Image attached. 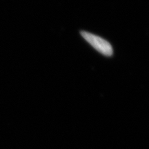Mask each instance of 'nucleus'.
Segmentation results:
<instances>
[{
	"label": "nucleus",
	"instance_id": "1",
	"mask_svg": "<svg viewBox=\"0 0 149 149\" xmlns=\"http://www.w3.org/2000/svg\"><path fill=\"white\" fill-rule=\"evenodd\" d=\"M80 34L91 46H92L96 51L100 52L103 55L107 57H111L113 55V47L108 41L97 35L86 31H81Z\"/></svg>",
	"mask_w": 149,
	"mask_h": 149
}]
</instances>
